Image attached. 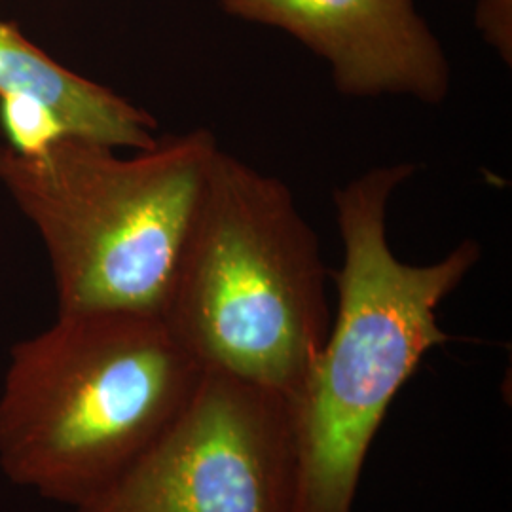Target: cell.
Instances as JSON below:
<instances>
[{
	"label": "cell",
	"mask_w": 512,
	"mask_h": 512,
	"mask_svg": "<svg viewBox=\"0 0 512 512\" xmlns=\"http://www.w3.org/2000/svg\"><path fill=\"white\" fill-rule=\"evenodd\" d=\"M416 165L374 167L334 192L344 241L338 315L289 401L296 448V512H353L372 440L421 359L448 342L437 310L480 260L463 239L433 264L399 260L387 239L393 192Z\"/></svg>",
	"instance_id": "obj_1"
},
{
	"label": "cell",
	"mask_w": 512,
	"mask_h": 512,
	"mask_svg": "<svg viewBox=\"0 0 512 512\" xmlns=\"http://www.w3.org/2000/svg\"><path fill=\"white\" fill-rule=\"evenodd\" d=\"M203 368L162 317L57 313L16 344L0 391V469L19 488L92 503L181 414Z\"/></svg>",
	"instance_id": "obj_2"
},
{
	"label": "cell",
	"mask_w": 512,
	"mask_h": 512,
	"mask_svg": "<svg viewBox=\"0 0 512 512\" xmlns=\"http://www.w3.org/2000/svg\"><path fill=\"white\" fill-rule=\"evenodd\" d=\"M162 319L203 370L293 399L330 308L317 234L287 184L219 150Z\"/></svg>",
	"instance_id": "obj_3"
},
{
	"label": "cell",
	"mask_w": 512,
	"mask_h": 512,
	"mask_svg": "<svg viewBox=\"0 0 512 512\" xmlns=\"http://www.w3.org/2000/svg\"><path fill=\"white\" fill-rule=\"evenodd\" d=\"M219 150L202 128L131 158L65 135L33 154L0 147V184L46 247L59 313L164 315Z\"/></svg>",
	"instance_id": "obj_4"
},
{
	"label": "cell",
	"mask_w": 512,
	"mask_h": 512,
	"mask_svg": "<svg viewBox=\"0 0 512 512\" xmlns=\"http://www.w3.org/2000/svg\"><path fill=\"white\" fill-rule=\"evenodd\" d=\"M296 482L289 401L203 370L147 454L74 512H296Z\"/></svg>",
	"instance_id": "obj_5"
},
{
	"label": "cell",
	"mask_w": 512,
	"mask_h": 512,
	"mask_svg": "<svg viewBox=\"0 0 512 512\" xmlns=\"http://www.w3.org/2000/svg\"><path fill=\"white\" fill-rule=\"evenodd\" d=\"M232 16L287 31L330 65L348 97L404 95L439 105L450 63L414 0H220Z\"/></svg>",
	"instance_id": "obj_6"
},
{
	"label": "cell",
	"mask_w": 512,
	"mask_h": 512,
	"mask_svg": "<svg viewBox=\"0 0 512 512\" xmlns=\"http://www.w3.org/2000/svg\"><path fill=\"white\" fill-rule=\"evenodd\" d=\"M0 99L48 110L65 137L116 150L158 143V122L150 112L63 67L8 21H0Z\"/></svg>",
	"instance_id": "obj_7"
},
{
	"label": "cell",
	"mask_w": 512,
	"mask_h": 512,
	"mask_svg": "<svg viewBox=\"0 0 512 512\" xmlns=\"http://www.w3.org/2000/svg\"><path fill=\"white\" fill-rule=\"evenodd\" d=\"M476 27L503 63H512V0H478Z\"/></svg>",
	"instance_id": "obj_8"
}]
</instances>
